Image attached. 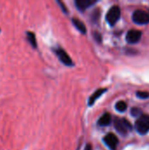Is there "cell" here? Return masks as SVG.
I'll return each mask as SVG.
<instances>
[{
    "label": "cell",
    "mask_w": 149,
    "mask_h": 150,
    "mask_svg": "<svg viewBox=\"0 0 149 150\" xmlns=\"http://www.w3.org/2000/svg\"><path fill=\"white\" fill-rule=\"evenodd\" d=\"M136 95H137L138 98H142V99H145V98H149V93L147 92V91H138Z\"/></svg>",
    "instance_id": "14"
},
{
    "label": "cell",
    "mask_w": 149,
    "mask_h": 150,
    "mask_svg": "<svg viewBox=\"0 0 149 150\" xmlns=\"http://www.w3.org/2000/svg\"><path fill=\"white\" fill-rule=\"evenodd\" d=\"M55 53L59 58V60L64 64V65H67V66H71L73 64L72 62V60L70 59V57L68 56V54L61 48H59V49H56L55 50Z\"/></svg>",
    "instance_id": "7"
},
{
    "label": "cell",
    "mask_w": 149,
    "mask_h": 150,
    "mask_svg": "<svg viewBox=\"0 0 149 150\" xmlns=\"http://www.w3.org/2000/svg\"><path fill=\"white\" fill-rule=\"evenodd\" d=\"M85 150H91V146L90 144H88L85 148Z\"/></svg>",
    "instance_id": "15"
},
{
    "label": "cell",
    "mask_w": 149,
    "mask_h": 150,
    "mask_svg": "<svg viewBox=\"0 0 149 150\" xmlns=\"http://www.w3.org/2000/svg\"><path fill=\"white\" fill-rule=\"evenodd\" d=\"M126 107H127V105L124 101H119L116 104V109L120 112H125L126 110Z\"/></svg>",
    "instance_id": "13"
},
{
    "label": "cell",
    "mask_w": 149,
    "mask_h": 150,
    "mask_svg": "<svg viewBox=\"0 0 149 150\" xmlns=\"http://www.w3.org/2000/svg\"><path fill=\"white\" fill-rule=\"evenodd\" d=\"M96 3V1H90V0H77L76 1V5L77 7V9H79L80 11H84L86 9H88L90 6H91L92 4H94Z\"/></svg>",
    "instance_id": "8"
},
{
    "label": "cell",
    "mask_w": 149,
    "mask_h": 150,
    "mask_svg": "<svg viewBox=\"0 0 149 150\" xmlns=\"http://www.w3.org/2000/svg\"><path fill=\"white\" fill-rule=\"evenodd\" d=\"M26 36H27V40L30 42V44L32 45V47L36 48L37 47V41H36L35 34L33 33H32V32H27L26 33Z\"/></svg>",
    "instance_id": "12"
},
{
    "label": "cell",
    "mask_w": 149,
    "mask_h": 150,
    "mask_svg": "<svg viewBox=\"0 0 149 150\" xmlns=\"http://www.w3.org/2000/svg\"><path fill=\"white\" fill-rule=\"evenodd\" d=\"M111 122H112V116L110 113L106 112L100 117V119L98 120V125L105 127V126H108Z\"/></svg>",
    "instance_id": "9"
},
{
    "label": "cell",
    "mask_w": 149,
    "mask_h": 150,
    "mask_svg": "<svg viewBox=\"0 0 149 150\" xmlns=\"http://www.w3.org/2000/svg\"><path fill=\"white\" fill-rule=\"evenodd\" d=\"M73 24L76 27V29L78 31H80L82 33H86L87 30H86V26L79 19H76V18H73Z\"/></svg>",
    "instance_id": "11"
},
{
    "label": "cell",
    "mask_w": 149,
    "mask_h": 150,
    "mask_svg": "<svg viewBox=\"0 0 149 150\" xmlns=\"http://www.w3.org/2000/svg\"><path fill=\"white\" fill-rule=\"evenodd\" d=\"M141 32L139 30H130L126 34V40L130 44L137 43L141 38Z\"/></svg>",
    "instance_id": "5"
},
{
    "label": "cell",
    "mask_w": 149,
    "mask_h": 150,
    "mask_svg": "<svg viewBox=\"0 0 149 150\" xmlns=\"http://www.w3.org/2000/svg\"><path fill=\"white\" fill-rule=\"evenodd\" d=\"M135 128L141 134H145L149 132V116L141 115L135 123Z\"/></svg>",
    "instance_id": "1"
},
{
    "label": "cell",
    "mask_w": 149,
    "mask_h": 150,
    "mask_svg": "<svg viewBox=\"0 0 149 150\" xmlns=\"http://www.w3.org/2000/svg\"><path fill=\"white\" fill-rule=\"evenodd\" d=\"M104 141H105V144H106L112 150L116 149V148H117V146H118V144H119V139H118V137H117L115 134H112V133L108 134L104 138Z\"/></svg>",
    "instance_id": "6"
},
{
    "label": "cell",
    "mask_w": 149,
    "mask_h": 150,
    "mask_svg": "<svg viewBox=\"0 0 149 150\" xmlns=\"http://www.w3.org/2000/svg\"><path fill=\"white\" fill-rule=\"evenodd\" d=\"M105 89H100V90H97L90 98V101H89V105H93L94 103H95V101L97 99V98H99L103 94H104V92H105Z\"/></svg>",
    "instance_id": "10"
},
{
    "label": "cell",
    "mask_w": 149,
    "mask_h": 150,
    "mask_svg": "<svg viewBox=\"0 0 149 150\" xmlns=\"http://www.w3.org/2000/svg\"><path fill=\"white\" fill-rule=\"evenodd\" d=\"M133 20L138 25H147L149 23V14L142 10H137L133 14Z\"/></svg>",
    "instance_id": "2"
},
{
    "label": "cell",
    "mask_w": 149,
    "mask_h": 150,
    "mask_svg": "<svg viewBox=\"0 0 149 150\" xmlns=\"http://www.w3.org/2000/svg\"><path fill=\"white\" fill-rule=\"evenodd\" d=\"M115 128L121 134H125L132 130V125L126 119H117L114 121Z\"/></svg>",
    "instance_id": "4"
},
{
    "label": "cell",
    "mask_w": 149,
    "mask_h": 150,
    "mask_svg": "<svg viewBox=\"0 0 149 150\" xmlns=\"http://www.w3.org/2000/svg\"><path fill=\"white\" fill-rule=\"evenodd\" d=\"M119 18H120V9L117 5L112 6L106 14V20L112 25H115L117 21L119 19Z\"/></svg>",
    "instance_id": "3"
}]
</instances>
